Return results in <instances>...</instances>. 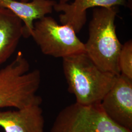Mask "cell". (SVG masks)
<instances>
[{
	"label": "cell",
	"mask_w": 132,
	"mask_h": 132,
	"mask_svg": "<svg viewBox=\"0 0 132 132\" xmlns=\"http://www.w3.org/2000/svg\"><path fill=\"white\" fill-rule=\"evenodd\" d=\"M63 70L68 91L82 105L100 104L118 76L100 70L85 52L63 58Z\"/></svg>",
	"instance_id": "1"
},
{
	"label": "cell",
	"mask_w": 132,
	"mask_h": 132,
	"mask_svg": "<svg viewBox=\"0 0 132 132\" xmlns=\"http://www.w3.org/2000/svg\"><path fill=\"white\" fill-rule=\"evenodd\" d=\"M118 6L95 7L89 26L85 53L100 70L116 76L120 74L118 58L122 45L116 32L115 20Z\"/></svg>",
	"instance_id": "2"
},
{
	"label": "cell",
	"mask_w": 132,
	"mask_h": 132,
	"mask_svg": "<svg viewBox=\"0 0 132 132\" xmlns=\"http://www.w3.org/2000/svg\"><path fill=\"white\" fill-rule=\"evenodd\" d=\"M28 60L21 52L14 60L0 70V108H23L41 105V97L37 94L41 82L38 70L29 71Z\"/></svg>",
	"instance_id": "3"
},
{
	"label": "cell",
	"mask_w": 132,
	"mask_h": 132,
	"mask_svg": "<svg viewBox=\"0 0 132 132\" xmlns=\"http://www.w3.org/2000/svg\"><path fill=\"white\" fill-rule=\"evenodd\" d=\"M31 36L46 55L63 59L85 52V44L73 28L69 24L60 25L50 16L34 22Z\"/></svg>",
	"instance_id": "4"
},
{
	"label": "cell",
	"mask_w": 132,
	"mask_h": 132,
	"mask_svg": "<svg viewBox=\"0 0 132 132\" xmlns=\"http://www.w3.org/2000/svg\"><path fill=\"white\" fill-rule=\"evenodd\" d=\"M50 132H132L113 122L100 104L75 103L57 114Z\"/></svg>",
	"instance_id": "5"
},
{
	"label": "cell",
	"mask_w": 132,
	"mask_h": 132,
	"mask_svg": "<svg viewBox=\"0 0 132 132\" xmlns=\"http://www.w3.org/2000/svg\"><path fill=\"white\" fill-rule=\"evenodd\" d=\"M100 104L113 122L132 132V79L121 73L117 76Z\"/></svg>",
	"instance_id": "6"
},
{
	"label": "cell",
	"mask_w": 132,
	"mask_h": 132,
	"mask_svg": "<svg viewBox=\"0 0 132 132\" xmlns=\"http://www.w3.org/2000/svg\"><path fill=\"white\" fill-rule=\"evenodd\" d=\"M45 119L40 105L0 111V127L5 132H44Z\"/></svg>",
	"instance_id": "7"
},
{
	"label": "cell",
	"mask_w": 132,
	"mask_h": 132,
	"mask_svg": "<svg viewBox=\"0 0 132 132\" xmlns=\"http://www.w3.org/2000/svg\"><path fill=\"white\" fill-rule=\"evenodd\" d=\"M128 0H75L71 4L57 3L54 10L63 12L59 16L62 24L71 26L78 33L87 21V10L92 7L110 8L113 6H127Z\"/></svg>",
	"instance_id": "8"
},
{
	"label": "cell",
	"mask_w": 132,
	"mask_h": 132,
	"mask_svg": "<svg viewBox=\"0 0 132 132\" xmlns=\"http://www.w3.org/2000/svg\"><path fill=\"white\" fill-rule=\"evenodd\" d=\"M57 3L54 0H0V7L10 10L22 21L23 37L28 38L31 36L34 22L52 13Z\"/></svg>",
	"instance_id": "9"
},
{
	"label": "cell",
	"mask_w": 132,
	"mask_h": 132,
	"mask_svg": "<svg viewBox=\"0 0 132 132\" xmlns=\"http://www.w3.org/2000/svg\"><path fill=\"white\" fill-rule=\"evenodd\" d=\"M22 36V21L10 10L0 7V66L14 53Z\"/></svg>",
	"instance_id": "10"
},
{
	"label": "cell",
	"mask_w": 132,
	"mask_h": 132,
	"mask_svg": "<svg viewBox=\"0 0 132 132\" xmlns=\"http://www.w3.org/2000/svg\"><path fill=\"white\" fill-rule=\"evenodd\" d=\"M120 73L132 79V41L122 45L118 58Z\"/></svg>",
	"instance_id": "11"
},
{
	"label": "cell",
	"mask_w": 132,
	"mask_h": 132,
	"mask_svg": "<svg viewBox=\"0 0 132 132\" xmlns=\"http://www.w3.org/2000/svg\"><path fill=\"white\" fill-rule=\"evenodd\" d=\"M29 0H21V1L22 2H28ZM69 1V0H59V3H61V4H64V3H68V2Z\"/></svg>",
	"instance_id": "12"
}]
</instances>
